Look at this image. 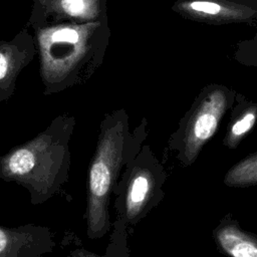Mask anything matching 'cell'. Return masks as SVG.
I'll list each match as a JSON object with an SVG mask.
<instances>
[{
    "instance_id": "6da1fadb",
    "label": "cell",
    "mask_w": 257,
    "mask_h": 257,
    "mask_svg": "<svg viewBox=\"0 0 257 257\" xmlns=\"http://www.w3.org/2000/svg\"><path fill=\"white\" fill-rule=\"evenodd\" d=\"M74 126L73 116L59 115L36 137L11 148L0 157V179L24 188L32 205L54 197L69 179Z\"/></svg>"
},
{
    "instance_id": "7a4b0ae2",
    "label": "cell",
    "mask_w": 257,
    "mask_h": 257,
    "mask_svg": "<svg viewBox=\"0 0 257 257\" xmlns=\"http://www.w3.org/2000/svg\"><path fill=\"white\" fill-rule=\"evenodd\" d=\"M143 135L141 125L131 132L124 109L106 114L101 120L87 172L84 220L89 239L103 238L110 231L112 189L125 165L141 151Z\"/></svg>"
},
{
    "instance_id": "3957f363",
    "label": "cell",
    "mask_w": 257,
    "mask_h": 257,
    "mask_svg": "<svg viewBox=\"0 0 257 257\" xmlns=\"http://www.w3.org/2000/svg\"><path fill=\"white\" fill-rule=\"evenodd\" d=\"M145 147L125 165L111 195L114 196L115 219L127 229L149 211L156 198L157 172Z\"/></svg>"
},
{
    "instance_id": "277c9868",
    "label": "cell",
    "mask_w": 257,
    "mask_h": 257,
    "mask_svg": "<svg viewBox=\"0 0 257 257\" xmlns=\"http://www.w3.org/2000/svg\"><path fill=\"white\" fill-rule=\"evenodd\" d=\"M55 246L51 229L38 225L0 226V257H31L51 253Z\"/></svg>"
},
{
    "instance_id": "5b68a950",
    "label": "cell",
    "mask_w": 257,
    "mask_h": 257,
    "mask_svg": "<svg viewBox=\"0 0 257 257\" xmlns=\"http://www.w3.org/2000/svg\"><path fill=\"white\" fill-rule=\"evenodd\" d=\"M223 106V99L212 98L199 111L191 128H188L186 138V155L188 158L195 157L199 148L214 135Z\"/></svg>"
},
{
    "instance_id": "8992f818",
    "label": "cell",
    "mask_w": 257,
    "mask_h": 257,
    "mask_svg": "<svg viewBox=\"0 0 257 257\" xmlns=\"http://www.w3.org/2000/svg\"><path fill=\"white\" fill-rule=\"evenodd\" d=\"M217 240L232 257H257V242L236 227L227 226L220 230Z\"/></svg>"
},
{
    "instance_id": "52a82bcc",
    "label": "cell",
    "mask_w": 257,
    "mask_h": 257,
    "mask_svg": "<svg viewBox=\"0 0 257 257\" xmlns=\"http://www.w3.org/2000/svg\"><path fill=\"white\" fill-rule=\"evenodd\" d=\"M111 229L112 232L109 237V243L103 254L98 255L85 249H75L70 252L68 257H128L127 228L120 221L115 219L112 222Z\"/></svg>"
},
{
    "instance_id": "ba28073f",
    "label": "cell",
    "mask_w": 257,
    "mask_h": 257,
    "mask_svg": "<svg viewBox=\"0 0 257 257\" xmlns=\"http://www.w3.org/2000/svg\"><path fill=\"white\" fill-rule=\"evenodd\" d=\"M225 182L230 186H246L257 183V156L248 158L233 168Z\"/></svg>"
},
{
    "instance_id": "9c48e42d",
    "label": "cell",
    "mask_w": 257,
    "mask_h": 257,
    "mask_svg": "<svg viewBox=\"0 0 257 257\" xmlns=\"http://www.w3.org/2000/svg\"><path fill=\"white\" fill-rule=\"evenodd\" d=\"M14 59L8 50L0 49V98H6L10 93L14 68Z\"/></svg>"
},
{
    "instance_id": "30bf717a",
    "label": "cell",
    "mask_w": 257,
    "mask_h": 257,
    "mask_svg": "<svg viewBox=\"0 0 257 257\" xmlns=\"http://www.w3.org/2000/svg\"><path fill=\"white\" fill-rule=\"evenodd\" d=\"M93 0H59L60 9L71 16H89L92 13Z\"/></svg>"
},
{
    "instance_id": "8fae6325",
    "label": "cell",
    "mask_w": 257,
    "mask_h": 257,
    "mask_svg": "<svg viewBox=\"0 0 257 257\" xmlns=\"http://www.w3.org/2000/svg\"><path fill=\"white\" fill-rule=\"evenodd\" d=\"M255 118L256 117L253 112L246 113L242 118H240L233 124L231 128V137L236 140L242 137L243 135H245L247 132H249L252 128L255 122Z\"/></svg>"
},
{
    "instance_id": "7c38bea8",
    "label": "cell",
    "mask_w": 257,
    "mask_h": 257,
    "mask_svg": "<svg viewBox=\"0 0 257 257\" xmlns=\"http://www.w3.org/2000/svg\"><path fill=\"white\" fill-rule=\"evenodd\" d=\"M191 7L194 10L205 12L208 14H217L220 11V6L213 2L208 1H196L191 4Z\"/></svg>"
}]
</instances>
